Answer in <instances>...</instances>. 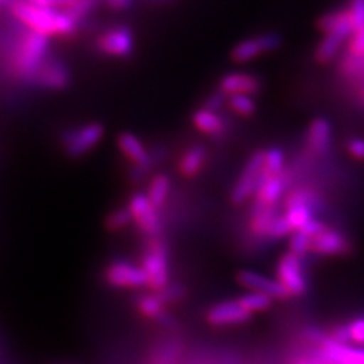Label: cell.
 <instances>
[{
	"label": "cell",
	"instance_id": "obj_43",
	"mask_svg": "<svg viewBox=\"0 0 364 364\" xmlns=\"http://www.w3.org/2000/svg\"><path fill=\"white\" fill-rule=\"evenodd\" d=\"M135 0H105V5L114 13H123L134 6Z\"/></svg>",
	"mask_w": 364,
	"mask_h": 364
},
{
	"label": "cell",
	"instance_id": "obj_37",
	"mask_svg": "<svg viewBox=\"0 0 364 364\" xmlns=\"http://www.w3.org/2000/svg\"><path fill=\"white\" fill-rule=\"evenodd\" d=\"M346 52L360 56V58H364V28L354 32V36L348 41Z\"/></svg>",
	"mask_w": 364,
	"mask_h": 364
},
{
	"label": "cell",
	"instance_id": "obj_38",
	"mask_svg": "<svg viewBox=\"0 0 364 364\" xmlns=\"http://www.w3.org/2000/svg\"><path fill=\"white\" fill-rule=\"evenodd\" d=\"M225 105H228V96L223 93L222 90L218 88L215 91H213V93L207 97V100H205L203 108L218 112Z\"/></svg>",
	"mask_w": 364,
	"mask_h": 364
},
{
	"label": "cell",
	"instance_id": "obj_45",
	"mask_svg": "<svg viewBox=\"0 0 364 364\" xmlns=\"http://www.w3.org/2000/svg\"><path fill=\"white\" fill-rule=\"evenodd\" d=\"M144 2L151 4V5H156V6H167V5L175 4L176 0H144Z\"/></svg>",
	"mask_w": 364,
	"mask_h": 364
},
{
	"label": "cell",
	"instance_id": "obj_9",
	"mask_svg": "<svg viewBox=\"0 0 364 364\" xmlns=\"http://www.w3.org/2000/svg\"><path fill=\"white\" fill-rule=\"evenodd\" d=\"M275 275L291 298H302L309 291V277H306L304 259L290 250L282 254L277 261Z\"/></svg>",
	"mask_w": 364,
	"mask_h": 364
},
{
	"label": "cell",
	"instance_id": "obj_42",
	"mask_svg": "<svg viewBox=\"0 0 364 364\" xmlns=\"http://www.w3.org/2000/svg\"><path fill=\"white\" fill-rule=\"evenodd\" d=\"M326 225L323 223V222H321L318 219H313L311 222H309L306 223L302 230H301V232H304V234H306L309 237H311V238H314V237H317L318 234H322L325 230H326Z\"/></svg>",
	"mask_w": 364,
	"mask_h": 364
},
{
	"label": "cell",
	"instance_id": "obj_44",
	"mask_svg": "<svg viewBox=\"0 0 364 364\" xmlns=\"http://www.w3.org/2000/svg\"><path fill=\"white\" fill-rule=\"evenodd\" d=\"M352 90H354V97L361 107H364V76L360 81L352 84Z\"/></svg>",
	"mask_w": 364,
	"mask_h": 364
},
{
	"label": "cell",
	"instance_id": "obj_20",
	"mask_svg": "<svg viewBox=\"0 0 364 364\" xmlns=\"http://www.w3.org/2000/svg\"><path fill=\"white\" fill-rule=\"evenodd\" d=\"M261 88H263V84H261L259 77H257L255 75L242 73V72L228 73L220 79L219 82V90H222L228 97L235 96V95L254 96Z\"/></svg>",
	"mask_w": 364,
	"mask_h": 364
},
{
	"label": "cell",
	"instance_id": "obj_32",
	"mask_svg": "<svg viewBox=\"0 0 364 364\" xmlns=\"http://www.w3.org/2000/svg\"><path fill=\"white\" fill-rule=\"evenodd\" d=\"M264 170L269 176H278L286 172V154L279 147L264 151Z\"/></svg>",
	"mask_w": 364,
	"mask_h": 364
},
{
	"label": "cell",
	"instance_id": "obj_2",
	"mask_svg": "<svg viewBox=\"0 0 364 364\" xmlns=\"http://www.w3.org/2000/svg\"><path fill=\"white\" fill-rule=\"evenodd\" d=\"M50 56V38L26 31L9 52V70L17 81L32 85L43 63Z\"/></svg>",
	"mask_w": 364,
	"mask_h": 364
},
{
	"label": "cell",
	"instance_id": "obj_3",
	"mask_svg": "<svg viewBox=\"0 0 364 364\" xmlns=\"http://www.w3.org/2000/svg\"><path fill=\"white\" fill-rule=\"evenodd\" d=\"M141 269L147 277V289L161 293L170 286V255L161 237L147 238L141 254Z\"/></svg>",
	"mask_w": 364,
	"mask_h": 364
},
{
	"label": "cell",
	"instance_id": "obj_33",
	"mask_svg": "<svg viewBox=\"0 0 364 364\" xmlns=\"http://www.w3.org/2000/svg\"><path fill=\"white\" fill-rule=\"evenodd\" d=\"M284 219H286L293 232H298L306 223L316 219V215L313 214L311 210L305 207H293L284 211Z\"/></svg>",
	"mask_w": 364,
	"mask_h": 364
},
{
	"label": "cell",
	"instance_id": "obj_28",
	"mask_svg": "<svg viewBox=\"0 0 364 364\" xmlns=\"http://www.w3.org/2000/svg\"><path fill=\"white\" fill-rule=\"evenodd\" d=\"M338 72L349 84H354L364 76V58L346 52L338 61Z\"/></svg>",
	"mask_w": 364,
	"mask_h": 364
},
{
	"label": "cell",
	"instance_id": "obj_40",
	"mask_svg": "<svg viewBox=\"0 0 364 364\" xmlns=\"http://www.w3.org/2000/svg\"><path fill=\"white\" fill-rule=\"evenodd\" d=\"M346 151L352 158L358 159V161H364V139L355 136V139L348 140Z\"/></svg>",
	"mask_w": 364,
	"mask_h": 364
},
{
	"label": "cell",
	"instance_id": "obj_6",
	"mask_svg": "<svg viewBox=\"0 0 364 364\" xmlns=\"http://www.w3.org/2000/svg\"><path fill=\"white\" fill-rule=\"evenodd\" d=\"M116 144L119 152L129 161L134 172L132 176L139 182H143L155 167L156 156L147 149L139 136L129 131L120 132L116 139Z\"/></svg>",
	"mask_w": 364,
	"mask_h": 364
},
{
	"label": "cell",
	"instance_id": "obj_19",
	"mask_svg": "<svg viewBox=\"0 0 364 364\" xmlns=\"http://www.w3.org/2000/svg\"><path fill=\"white\" fill-rule=\"evenodd\" d=\"M354 28H341L337 31H333L329 33H325V37L321 40V43L317 44L314 56L316 61L321 64H329L334 61L343 44L350 40V37L354 36Z\"/></svg>",
	"mask_w": 364,
	"mask_h": 364
},
{
	"label": "cell",
	"instance_id": "obj_39",
	"mask_svg": "<svg viewBox=\"0 0 364 364\" xmlns=\"http://www.w3.org/2000/svg\"><path fill=\"white\" fill-rule=\"evenodd\" d=\"M28 2L37 5V6H41V8L63 11V9L70 8L76 2V0H28Z\"/></svg>",
	"mask_w": 364,
	"mask_h": 364
},
{
	"label": "cell",
	"instance_id": "obj_4",
	"mask_svg": "<svg viewBox=\"0 0 364 364\" xmlns=\"http://www.w3.org/2000/svg\"><path fill=\"white\" fill-rule=\"evenodd\" d=\"M105 134L107 128L102 122H88L79 124V127L67 129L61 135L63 151L72 159L82 158L96 149L102 140H104Z\"/></svg>",
	"mask_w": 364,
	"mask_h": 364
},
{
	"label": "cell",
	"instance_id": "obj_34",
	"mask_svg": "<svg viewBox=\"0 0 364 364\" xmlns=\"http://www.w3.org/2000/svg\"><path fill=\"white\" fill-rule=\"evenodd\" d=\"M228 107L240 117H252L257 112V102L252 96L235 95L228 97Z\"/></svg>",
	"mask_w": 364,
	"mask_h": 364
},
{
	"label": "cell",
	"instance_id": "obj_27",
	"mask_svg": "<svg viewBox=\"0 0 364 364\" xmlns=\"http://www.w3.org/2000/svg\"><path fill=\"white\" fill-rule=\"evenodd\" d=\"M170 191H172V179H170V176L167 173H156L147 184L146 195L156 210H161L168 200Z\"/></svg>",
	"mask_w": 364,
	"mask_h": 364
},
{
	"label": "cell",
	"instance_id": "obj_12",
	"mask_svg": "<svg viewBox=\"0 0 364 364\" xmlns=\"http://www.w3.org/2000/svg\"><path fill=\"white\" fill-rule=\"evenodd\" d=\"M282 38L277 32H264L237 43L231 50V60L235 64H246L259 56L275 52L281 48Z\"/></svg>",
	"mask_w": 364,
	"mask_h": 364
},
{
	"label": "cell",
	"instance_id": "obj_21",
	"mask_svg": "<svg viewBox=\"0 0 364 364\" xmlns=\"http://www.w3.org/2000/svg\"><path fill=\"white\" fill-rule=\"evenodd\" d=\"M290 181L291 176L287 173V170L278 176H269L258 188L254 199L266 205V207H277V205H279V200L286 198Z\"/></svg>",
	"mask_w": 364,
	"mask_h": 364
},
{
	"label": "cell",
	"instance_id": "obj_36",
	"mask_svg": "<svg viewBox=\"0 0 364 364\" xmlns=\"http://www.w3.org/2000/svg\"><path fill=\"white\" fill-rule=\"evenodd\" d=\"M346 9L354 29L364 28V0H349Z\"/></svg>",
	"mask_w": 364,
	"mask_h": 364
},
{
	"label": "cell",
	"instance_id": "obj_24",
	"mask_svg": "<svg viewBox=\"0 0 364 364\" xmlns=\"http://www.w3.org/2000/svg\"><path fill=\"white\" fill-rule=\"evenodd\" d=\"M328 336L337 343L364 348V316H357L349 322L336 326Z\"/></svg>",
	"mask_w": 364,
	"mask_h": 364
},
{
	"label": "cell",
	"instance_id": "obj_46",
	"mask_svg": "<svg viewBox=\"0 0 364 364\" xmlns=\"http://www.w3.org/2000/svg\"><path fill=\"white\" fill-rule=\"evenodd\" d=\"M13 2H16V0H0V6H4V5H11Z\"/></svg>",
	"mask_w": 364,
	"mask_h": 364
},
{
	"label": "cell",
	"instance_id": "obj_25",
	"mask_svg": "<svg viewBox=\"0 0 364 364\" xmlns=\"http://www.w3.org/2000/svg\"><path fill=\"white\" fill-rule=\"evenodd\" d=\"M166 301L159 293H146L136 299V311L147 321L168 323V316L166 311Z\"/></svg>",
	"mask_w": 364,
	"mask_h": 364
},
{
	"label": "cell",
	"instance_id": "obj_14",
	"mask_svg": "<svg viewBox=\"0 0 364 364\" xmlns=\"http://www.w3.org/2000/svg\"><path fill=\"white\" fill-rule=\"evenodd\" d=\"M252 314L243 309L238 299H226L213 304L205 313V321L214 328H232L247 323Z\"/></svg>",
	"mask_w": 364,
	"mask_h": 364
},
{
	"label": "cell",
	"instance_id": "obj_10",
	"mask_svg": "<svg viewBox=\"0 0 364 364\" xmlns=\"http://www.w3.org/2000/svg\"><path fill=\"white\" fill-rule=\"evenodd\" d=\"M127 208L131 213L132 223L136 230L146 235V238L161 237L163 232V220L156 210L151 203L149 198L143 191H135L128 199Z\"/></svg>",
	"mask_w": 364,
	"mask_h": 364
},
{
	"label": "cell",
	"instance_id": "obj_22",
	"mask_svg": "<svg viewBox=\"0 0 364 364\" xmlns=\"http://www.w3.org/2000/svg\"><path fill=\"white\" fill-rule=\"evenodd\" d=\"M208 151L203 144H195L181 155L178 161V173L186 178L193 179L196 178L207 164Z\"/></svg>",
	"mask_w": 364,
	"mask_h": 364
},
{
	"label": "cell",
	"instance_id": "obj_41",
	"mask_svg": "<svg viewBox=\"0 0 364 364\" xmlns=\"http://www.w3.org/2000/svg\"><path fill=\"white\" fill-rule=\"evenodd\" d=\"M176 355H178L176 349H173V346H167L155 357L152 364H175Z\"/></svg>",
	"mask_w": 364,
	"mask_h": 364
},
{
	"label": "cell",
	"instance_id": "obj_15",
	"mask_svg": "<svg viewBox=\"0 0 364 364\" xmlns=\"http://www.w3.org/2000/svg\"><path fill=\"white\" fill-rule=\"evenodd\" d=\"M237 282L238 286L247 291L263 293L273 301H287L291 296L289 291L282 287V284L277 279L255 270H240L237 273Z\"/></svg>",
	"mask_w": 364,
	"mask_h": 364
},
{
	"label": "cell",
	"instance_id": "obj_29",
	"mask_svg": "<svg viewBox=\"0 0 364 364\" xmlns=\"http://www.w3.org/2000/svg\"><path fill=\"white\" fill-rule=\"evenodd\" d=\"M317 28L323 33H329L341 28H354V26H352L348 9L343 8V9H337V11H333V13L322 16L317 21Z\"/></svg>",
	"mask_w": 364,
	"mask_h": 364
},
{
	"label": "cell",
	"instance_id": "obj_35",
	"mask_svg": "<svg viewBox=\"0 0 364 364\" xmlns=\"http://www.w3.org/2000/svg\"><path fill=\"white\" fill-rule=\"evenodd\" d=\"M289 250L299 257H305L313 252V238L306 234L298 231L290 235L289 240Z\"/></svg>",
	"mask_w": 364,
	"mask_h": 364
},
{
	"label": "cell",
	"instance_id": "obj_26",
	"mask_svg": "<svg viewBox=\"0 0 364 364\" xmlns=\"http://www.w3.org/2000/svg\"><path fill=\"white\" fill-rule=\"evenodd\" d=\"M191 123L199 132L208 136H219L225 132V122L218 112L207 108H199L191 116Z\"/></svg>",
	"mask_w": 364,
	"mask_h": 364
},
{
	"label": "cell",
	"instance_id": "obj_5",
	"mask_svg": "<svg viewBox=\"0 0 364 364\" xmlns=\"http://www.w3.org/2000/svg\"><path fill=\"white\" fill-rule=\"evenodd\" d=\"M306 338L317 346L318 358L325 364H364V348L337 343L316 328L306 329Z\"/></svg>",
	"mask_w": 364,
	"mask_h": 364
},
{
	"label": "cell",
	"instance_id": "obj_17",
	"mask_svg": "<svg viewBox=\"0 0 364 364\" xmlns=\"http://www.w3.org/2000/svg\"><path fill=\"white\" fill-rule=\"evenodd\" d=\"M333 143V127L328 119L316 117L305 135V146L309 154L314 156L325 155Z\"/></svg>",
	"mask_w": 364,
	"mask_h": 364
},
{
	"label": "cell",
	"instance_id": "obj_1",
	"mask_svg": "<svg viewBox=\"0 0 364 364\" xmlns=\"http://www.w3.org/2000/svg\"><path fill=\"white\" fill-rule=\"evenodd\" d=\"M11 16L26 28L48 38H73L81 25L65 9H49L28 0H16L9 5Z\"/></svg>",
	"mask_w": 364,
	"mask_h": 364
},
{
	"label": "cell",
	"instance_id": "obj_30",
	"mask_svg": "<svg viewBox=\"0 0 364 364\" xmlns=\"http://www.w3.org/2000/svg\"><path fill=\"white\" fill-rule=\"evenodd\" d=\"M238 302L243 305V309L247 310L250 314H257V313H264L270 310L273 306V301L269 296L263 293H255V291H247L242 296H238Z\"/></svg>",
	"mask_w": 364,
	"mask_h": 364
},
{
	"label": "cell",
	"instance_id": "obj_7",
	"mask_svg": "<svg viewBox=\"0 0 364 364\" xmlns=\"http://www.w3.org/2000/svg\"><path fill=\"white\" fill-rule=\"evenodd\" d=\"M269 178L264 170V151H257L247 159L240 176L237 178L231 190V202L242 205L249 199H254L261 184Z\"/></svg>",
	"mask_w": 364,
	"mask_h": 364
},
{
	"label": "cell",
	"instance_id": "obj_13",
	"mask_svg": "<svg viewBox=\"0 0 364 364\" xmlns=\"http://www.w3.org/2000/svg\"><path fill=\"white\" fill-rule=\"evenodd\" d=\"M72 72L68 65L63 60L50 55L40 67L32 85L44 91L60 93V91H64L72 85Z\"/></svg>",
	"mask_w": 364,
	"mask_h": 364
},
{
	"label": "cell",
	"instance_id": "obj_16",
	"mask_svg": "<svg viewBox=\"0 0 364 364\" xmlns=\"http://www.w3.org/2000/svg\"><path fill=\"white\" fill-rule=\"evenodd\" d=\"M352 245L348 240V237L331 228L313 238V252L321 257H345L350 254Z\"/></svg>",
	"mask_w": 364,
	"mask_h": 364
},
{
	"label": "cell",
	"instance_id": "obj_11",
	"mask_svg": "<svg viewBox=\"0 0 364 364\" xmlns=\"http://www.w3.org/2000/svg\"><path fill=\"white\" fill-rule=\"evenodd\" d=\"M104 278L108 286L122 290L147 289V277L140 264L127 259H114L105 267Z\"/></svg>",
	"mask_w": 364,
	"mask_h": 364
},
{
	"label": "cell",
	"instance_id": "obj_23",
	"mask_svg": "<svg viewBox=\"0 0 364 364\" xmlns=\"http://www.w3.org/2000/svg\"><path fill=\"white\" fill-rule=\"evenodd\" d=\"M293 207H305L313 211V214L322 213L325 208V200L314 188L299 187L289 191L284 198V210Z\"/></svg>",
	"mask_w": 364,
	"mask_h": 364
},
{
	"label": "cell",
	"instance_id": "obj_8",
	"mask_svg": "<svg viewBox=\"0 0 364 364\" xmlns=\"http://www.w3.org/2000/svg\"><path fill=\"white\" fill-rule=\"evenodd\" d=\"M95 49L107 58H131L135 52V33L128 25L109 26L96 37Z\"/></svg>",
	"mask_w": 364,
	"mask_h": 364
},
{
	"label": "cell",
	"instance_id": "obj_18",
	"mask_svg": "<svg viewBox=\"0 0 364 364\" xmlns=\"http://www.w3.org/2000/svg\"><path fill=\"white\" fill-rule=\"evenodd\" d=\"M279 215H281L279 205H277V207H266V205L252 199V203H250V208H249L250 232H252L255 237L267 238L269 240L270 228Z\"/></svg>",
	"mask_w": 364,
	"mask_h": 364
},
{
	"label": "cell",
	"instance_id": "obj_31",
	"mask_svg": "<svg viewBox=\"0 0 364 364\" xmlns=\"http://www.w3.org/2000/svg\"><path fill=\"white\" fill-rule=\"evenodd\" d=\"M131 225H132V218L127 207L109 211L104 220V226L108 232H122Z\"/></svg>",
	"mask_w": 364,
	"mask_h": 364
},
{
	"label": "cell",
	"instance_id": "obj_47",
	"mask_svg": "<svg viewBox=\"0 0 364 364\" xmlns=\"http://www.w3.org/2000/svg\"><path fill=\"white\" fill-rule=\"evenodd\" d=\"M298 364H318V363H314V361H309V360H305V361H299Z\"/></svg>",
	"mask_w": 364,
	"mask_h": 364
}]
</instances>
